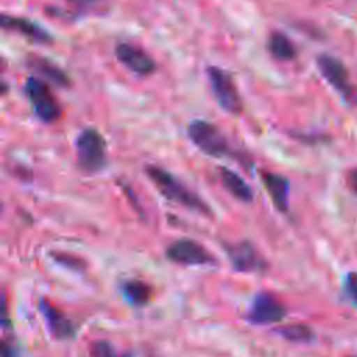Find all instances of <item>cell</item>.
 Listing matches in <instances>:
<instances>
[{
	"label": "cell",
	"mask_w": 357,
	"mask_h": 357,
	"mask_svg": "<svg viewBox=\"0 0 357 357\" xmlns=\"http://www.w3.org/2000/svg\"><path fill=\"white\" fill-rule=\"evenodd\" d=\"M262 180L265 184L266 191L269 192L275 206L279 211H287L289 205V181L276 173L264 172Z\"/></svg>",
	"instance_id": "4fadbf2b"
},
{
	"label": "cell",
	"mask_w": 357,
	"mask_h": 357,
	"mask_svg": "<svg viewBox=\"0 0 357 357\" xmlns=\"http://www.w3.org/2000/svg\"><path fill=\"white\" fill-rule=\"evenodd\" d=\"M114 53L123 66L138 75H149L156 68L153 59L145 50L131 43H119Z\"/></svg>",
	"instance_id": "ba28073f"
},
{
	"label": "cell",
	"mask_w": 357,
	"mask_h": 357,
	"mask_svg": "<svg viewBox=\"0 0 357 357\" xmlns=\"http://www.w3.org/2000/svg\"><path fill=\"white\" fill-rule=\"evenodd\" d=\"M268 50L275 59L282 61L293 60L297 53L293 42L283 32H279V31H275L269 35Z\"/></svg>",
	"instance_id": "9a60e30c"
},
{
	"label": "cell",
	"mask_w": 357,
	"mask_h": 357,
	"mask_svg": "<svg viewBox=\"0 0 357 357\" xmlns=\"http://www.w3.org/2000/svg\"><path fill=\"white\" fill-rule=\"evenodd\" d=\"M77 162L82 172L93 174L106 166V142L95 128L82 130L75 139Z\"/></svg>",
	"instance_id": "7a4b0ae2"
},
{
	"label": "cell",
	"mask_w": 357,
	"mask_h": 357,
	"mask_svg": "<svg viewBox=\"0 0 357 357\" xmlns=\"http://www.w3.org/2000/svg\"><path fill=\"white\" fill-rule=\"evenodd\" d=\"M40 312L46 319L47 328L53 337L56 339H68L74 335L75 329L73 322L54 305L46 300H40Z\"/></svg>",
	"instance_id": "8fae6325"
},
{
	"label": "cell",
	"mask_w": 357,
	"mask_h": 357,
	"mask_svg": "<svg viewBox=\"0 0 357 357\" xmlns=\"http://www.w3.org/2000/svg\"><path fill=\"white\" fill-rule=\"evenodd\" d=\"M356 102H357V93H356Z\"/></svg>",
	"instance_id": "cb8c5ba5"
},
{
	"label": "cell",
	"mask_w": 357,
	"mask_h": 357,
	"mask_svg": "<svg viewBox=\"0 0 357 357\" xmlns=\"http://www.w3.org/2000/svg\"><path fill=\"white\" fill-rule=\"evenodd\" d=\"M206 75L219 106L230 114H238L243 109V102L231 75L226 70L215 66L206 68Z\"/></svg>",
	"instance_id": "5b68a950"
},
{
	"label": "cell",
	"mask_w": 357,
	"mask_h": 357,
	"mask_svg": "<svg viewBox=\"0 0 357 357\" xmlns=\"http://www.w3.org/2000/svg\"><path fill=\"white\" fill-rule=\"evenodd\" d=\"M284 317L286 307L269 293L257 294L247 312V319L257 325L280 322Z\"/></svg>",
	"instance_id": "52a82bcc"
},
{
	"label": "cell",
	"mask_w": 357,
	"mask_h": 357,
	"mask_svg": "<svg viewBox=\"0 0 357 357\" xmlns=\"http://www.w3.org/2000/svg\"><path fill=\"white\" fill-rule=\"evenodd\" d=\"M145 172L148 177L152 180L155 187L170 201L180 204L188 209L209 215L211 211L208 205L197 197L190 188H187L177 177H174L170 172L159 167V166H152L148 165L145 167Z\"/></svg>",
	"instance_id": "6da1fadb"
},
{
	"label": "cell",
	"mask_w": 357,
	"mask_h": 357,
	"mask_svg": "<svg viewBox=\"0 0 357 357\" xmlns=\"http://www.w3.org/2000/svg\"><path fill=\"white\" fill-rule=\"evenodd\" d=\"M60 264L67 265L68 268H74V269H82L84 268V262H81V259L71 257V255H64V254H56L54 257Z\"/></svg>",
	"instance_id": "44dd1931"
},
{
	"label": "cell",
	"mask_w": 357,
	"mask_h": 357,
	"mask_svg": "<svg viewBox=\"0 0 357 357\" xmlns=\"http://www.w3.org/2000/svg\"><path fill=\"white\" fill-rule=\"evenodd\" d=\"M123 294L135 305H142L149 300L151 289L141 280H127L121 286Z\"/></svg>",
	"instance_id": "2e32d148"
},
{
	"label": "cell",
	"mask_w": 357,
	"mask_h": 357,
	"mask_svg": "<svg viewBox=\"0 0 357 357\" xmlns=\"http://www.w3.org/2000/svg\"><path fill=\"white\" fill-rule=\"evenodd\" d=\"M166 257L183 265H206L215 261L213 255L199 243L190 238H180L173 241L166 248Z\"/></svg>",
	"instance_id": "8992f818"
},
{
	"label": "cell",
	"mask_w": 357,
	"mask_h": 357,
	"mask_svg": "<svg viewBox=\"0 0 357 357\" xmlns=\"http://www.w3.org/2000/svg\"><path fill=\"white\" fill-rule=\"evenodd\" d=\"M346 291L351 301L357 305V272H350L346 276Z\"/></svg>",
	"instance_id": "ffe728a7"
},
{
	"label": "cell",
	"mask_w": 357,
	"mask_h": 357,
	"mask_svg": "<svg viewBox=\"0 0 357 357\" xmlns=\"http://www.w3.org/2000/svg\"><path fill=\"white\" fill-rule=\"evenodd\" d=\"M227 255L234 269L241 272H254L265 266L264 259L248 241H240L227 245Z\"/></svg>",
	"instance_id": "9c48e42d"
},
{
	"label": "cell",
	"mask_w": 357,
	"mask_h": 357,
	"mask_svg": "<svg viewBox=\"0 0 357 357\" xmlns=\"http://www.w3.org/2000/svg\"><path fill=\"white\" fill-rule=\"evenodd\" d=\"M33 61V60H32ZM32 67L39 71L40 74H43L46 78H49L50 81H53L54 84L60 85V86H66L68 85V78L66 77V74L53 63H50L49 60L45 59H35V61L32 63Z\"/></svg>",
	"instance_id": "e0dca14e"
},
{
	"label": "cell",
	"mask_w": 357,
	"mask_h": 357,
	"mask_svg": "<svg viewBox=\"0 0 357 357\" xmlns=\"http://www.w3.org/2000/svg\"><path fill=\"white\" fill-rule=\"evenodd\" d=\"M68 1H71L77 7H86L89 4H92V3H95L96 0H68Z\"/></svg>",
	"instance_id": "603a6c76"
},
{
	"label": "cell",
	"mask_w": 357,
	"mask_h": 357,
	"mask_svg": "<svg viewBox=\"0 0 357 357\" xmlns=\"http://www.w3.org/2000/svg\"><path fill=\"white\" fill-rule=\"evenodd\" d=\"M318 68L322 77L340 93L347 95L350 92L349 74L340 60L329 54H321L317 59Z\"/></svg>",
	"instance_id": "30bf717a"
},
{
	"label": "cell",
	"mask_w": 357,
	"mask_h": 357,
	"mask_svg": "<svg viewBox=\"0 0 357 357\" xmlns=\"http://www.w3.org/2000/svg\"><path fill=\"white\" fill-rule=\"evenodd\" d=\"M190 141L204 153L209 156H227L233 153L226 135L212 123L206 120H192L187 127Z\"/></svg>",
	"instance_id": "3957f363"
},
{
	"label": "cell",
	"mask_w": 357,
	"mask_h": 357,
	"mask_svg": "<svg viewBox=\"0 0 357 357\" xmlns=\"http://www.w3.org/2000/svg\"><path fill=\"white\" fill-rule=\"evenodd\" d=\"M347 184H349V187L351 188V191L357 194V169H354V170H351V172L349 173V176H347Z\"/></svg>",
	"instance_id": "7402d4cb"
},
{
	"label": "cell",
	"mask_w": 357,
	"mask_h": 357,
	"mask_svg": "<svg viewBox=\"0 0 357 357\" xmlns=\"http://www.w3.org/2000/svg\"><path fill=\"white\" fill-rule=\"evenodd\" d=\"M24 92L32 106L35 116L43 123H53L61 116V107L53 96L49 85L36 77H28Z\"/></svg>",
	"instance_id": "277c9868"
},
{
	"label": "cell",
	"mask_w": 357,
	"mask_h": 357,
	"mask_svg": "<svg viewBox=\"0 0 357 357\" xmlns=\"http://www.w3.org/2000/svg\"><path fill=\"white\" fill-rule=\"evenodd\" d=\"M278 332L284 339H287L290 342H296V343H305V342H311L314 339V332L311 331L310 326H307L304 324L286 325V326L279 328Z\"/></svg>",
	"instance_id": "ac0fdd59"
},
{
	"label": "cell",
	"mask_w": 357,
	"mask_h": 357,
	"mask_svg": "<svg viewBox=\"0 0 357 357\" xmlns=\"http://www.w3.org/2000/svg\"><path fill=\"white\" fill-rule=\"evenodd\" d=\"M1 26L4 29L17 31L38 43H47L52 40V36L42 26H39L33 21L24 18V17H14V15L3 14L1 15Z\"/></svg>",
	"instance_id": "7c38bea8"
},
{
	"label": "cell",
	"mask_w": 357,
	"mask_h": 357,
	"mask_svg": "<svg viewBox=\"0 0 357 357\" xmlns=\"http://www.w3.org/2000/svg\"><path fill=\"white\" fill-rule=\"evenodd\" d=\"M91 356L92 357H130V356L117 353L116 349L109 342H105V340H98L92 343Z\"/></svg>",
	"instance_id": "d6986e66"
},
{
	"label": "cell",
	"mask_w": 357,
	"mask_h": 357,
	"mask_svg": "<svg viewBox=\"0 0 357 357\" xmlns=\"http://www.w3.org/2000/svg\"><path fill=\"white\" fill-rule=\"evenodd\" d=\"M219 177L223 183V187L237 199H240L243 202H251L254 199V192H252L251 187L236 172H233L227 167H220Z\"/></svg>",
	"instance_id": "5bb4252c"
}]
</instances>
